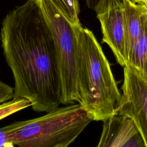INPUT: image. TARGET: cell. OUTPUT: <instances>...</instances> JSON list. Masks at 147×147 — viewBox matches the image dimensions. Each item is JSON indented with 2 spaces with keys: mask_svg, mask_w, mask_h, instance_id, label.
I'll return each instance as SVG.
<instances>
[{
  "mask_svg": "<svg viewBox=\"0 0 147 147\" xmlns=\"http://www.w3.org/2000/svg\"><path fill=\"white\" fill-rule=\"evenodd\" d=\"M125 39L127 64L142 33L147 9L128 0H123ZM128 66V65H127Z\"/></svg>",
  "mask_w": 147,
  "mask_h": 147,
  "instance_id": "8",
  "label": "cell"
},
{
  "mask_svg": "<svg viewBox=\"0 0 147 147\" xmlns=\"http://www.w3.org/2000/svg\"><path fill=\"white\" fill-rule=\"evenodd\" d=\"M74 29L78 103L92 121H103L116 113L121 94L110 63L92 32L80 23L75 25Z\"/></svg>",
  "mask_w": 147,
  "mask_h": 147,
  "instance_id": "2",
  "label": "cell"
},
{
  "mask_svg": "<svg viewBox=\"0 0 147 147\" xmlns=\"http://www.w3.org/2000/svg\"><path fill=\"white\" fill-rule=\"evenodd\" d=\"M100 1V0H86V2L87 6L89 8L94 10L95 7H96V6L98 5V3ZM118 1H119L121 3L123 2V0H118Z\"/></svg>",
  "mask_w": 147,
  "mask_h": 147,
  "instance_id": "13",
  "label": "cell"
},
{
  "mask_svg": "<svg viewBox=\"0 0 147 147\" xmlns=\"http://www.w3.org/2000/svg\"><path fill=\"white\" fill-rule=\"evenodd\" d=\"M128 66L135 69L147 79V13L142 33L129 61Z\"/></svg>",
  "mask_w": 147,
  "mask_h": 147,
  "instance_id": "9",
  "label": "cell"
},
{
  "mask_svg": "<svg viewBox=\"0 0 147 147\" xmlns=\"http://www.w3.org/2000/svg\"><path fill=\"white\" fill-rule=\"evenodd\" d=\"M129 1H130V2H131V3H134V4H136V3H137L138 2H139L140 1H141V0H128Z\"/></svg>",
  "mask_w": 147,
  "mask_h": 147,
  "instance_id": "14",
  "label": "cell"
},
{
  "mask_svg": "<svg viewBox=\"0 0 147 147\" xmlns=\"http://www.w3.org/2000/svg\"><path fill=\"white\" fill-rule=\"evenodd\" d=\"M94 10L100 24L102 42L108 45L119 65L127 66L123 3L118 0H100Z\"/></svg>",
  "mask_w": 147,
  "mask_h": 147,
  "instance_id": "6",
  "label": "cell"
},
{
  "mask_svg": "<svg viewBox=\"0 0 147 147\" xmlns=\"http://www.w3.org/2000/svg\"><path fill=\"white\" fill-rule=\"evenodd\" d=\"M67 19L73 25L80 24L78 0H51Z\"/></svg>",
  "mask_w": 147,
  "mask_h": 147,
  "instance_id": "10",
  "label": "cell"
},
{
  "mask_svg": "<svg viewBox=\"0 0 147 147\" xmlns=\"http://www.w3.org/2000/svg\"><path fill=\"white\" fill-rule=\"evenodd\" d=\"M123 67L122 92L116 113L133 119L147 147V79L133 68Z\"/></svg>",
  "mask_w": 147,
  "mask_h": 147,
  "instance_id": "5",
  "label": "cell"
},
{
  "mask_svg": "<svg viewBox=\"0 0 147 147\" xmlns=\"http://www.w3.org/2000/svg\"><path fill=\"white\" fill-rule=\"evenodd\" d=\"M30 106L31 103L28 99L14 97L10 100L0 105V121Z\"/></svg>",
  "mask_w": 147,
  "mask_h": 147,
  "instance_id": "11",
  "label": "cell"
},
{
  "mask_svg": "<svg viewBox=\"0 0 147 147\" xmlns=\"http://www.w3.org/2000/svg\"><path fill=\"white\" fill-rule=\"evenodd\" d=\"M51 31L56 52L61 84V103L79 101L76 88V39L73 25L51 0H37Z\"/></svg>",
  "mask_w": 147,
  "mask_h": 147,
  "instance_id": "4",
  "label": "cell"
},
{
  "mask_svg": "<svg viewBox=\"0 0 147 147\" xmlns=\"http://www.w3.org/2000/svg\"><path fill=\"white\" fill-rule=\"evenodd\" d=\"M0 40L13 74L14 97L28 99L38 113L59 107L61 84L56 52L37 0H28L6 15Z\"/></svg>",
  "mask_w": 147,
  "mask_h": 147,
  "instance_id": "1",
  "label": "cell"
},
{
  "mask_svg": "<svg viewBox=\"0 0 147 147\" xmlns=\"http://www.w3.org/2000/svg\"><path fill=\"white\" fill-rule=\"evenodd\" d=\"M78 103L46 112L33 119L16 121L0 128L5 146L67 147L92 121Z\"/></svg>",
  "mask_w": 147,
  "mask_h": 147,
  "instance_id": "3",
  "label": "cell"
},
{
  "mask_svg": "<svg viewBox=\"0 0 147 147\" xmlns=\"http://www.w3.org/2000/svg\"><path fill=\"white\" fill-rule=\"evenodd\" d=\"M103 122L98 147H145L139 130L130 117L116 113Z\"/></svg>",
  "mask_w": 147,
  "mask_h": 147,
  "instance_id": "7",
  "label": "cell"
},
{
  "mask_svg": "<svg viewBox=\"0 0 147 147\" xmlns=\"http://www.w3.org/2000/svg\"><path fill=\"white\" fill-rule=\"evenodd\" d=\"M14 98L13 87L0 80V105Z\"/></svg>",
  "mask_w": 147,
  "mask_h": 147,
  "instance_id": "12",
  "label": "cell"
}]
</instances>
